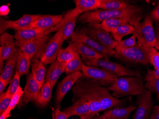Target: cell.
<instances>
[{"label":"cell","instance_id":"cell-1","mask_svg":"<svg viewBox=\"0 0 159 119\" xmlns=\"http://www.w3.org/2000/svg\"><path fill=\"white\" fill-rule=\"evenodd\" d=\"M144 10L139 5L130 4L127 8L120 10H106L97 9L83 13L79 17L78 21L81 24L102 22L110 19L121 17H131L142 19Z\"/></svg>","mask_w":159,"mask_h":119},{"label":"cell","instance_id":"cell-2","mask_svg":"<svg viewBox=\"0 0 159 119\" xmlns=\"http://www.w3.org/2000/svg\"><path fill=\"white\" fill-rule=\"evenodd\" d=\"M73 93V101L83 99L89 103L90 109L86 115L81 119H92L101 112V104L95 94L90 79L83 77L79 79L71 89Z\"/></svg>","mask_w":159,"mask_h":119},{"label":"cell","instance_id":"cell-3","mask_svg":"<svg viewBox=\"0 0 159 119\" xmlns=\"http://www.w3.org/2000/svg\"><path fill=\"white\" fill-rule=\"evenodd\" d=\"M107 88L117 99L127 96L139 95L145 89L141 75L138 76L118 77L114 84Z\"/></svg>","mask_w":159,"mask_h":119},{"label":"cell","instance_id":"cell-4","mask_svg":"<svg viewBox=\"0 0 159 119\" xmlns=\"http://www.w3.org/2000/svg\"><path fill=\"white\" fill-rule=\"evenodd\" d=\"M149 49L137 42L132 48L116 52L114 56L122 61L146 65L149 63Z\"/></svg>","mask_w":159,"mask_h":119},{"label":"cell","instance_id":"cell-5","mask_svg":"<svg viewBox=\"0 0 159 119\" xmlns=\"http://www.w3.org/2000/svg\"><path fill=\"white\" fill-rule=\"evenodd\" d=\"M133 35L138 40V43L146 48H155L156 36L153 21L150 16H146L142 22L134 27Z\"/></svg>","mask_w":159,"mask_h":119},{"label":"cell","instance_id":"cell-6","mask_svg":"<svg viewBox=\"0 0 159 119\" xmlns=\"http://www.w3.org/2000/svg\"><path fill=\"white\" fill-rule=\"evenodd\" d=\"M84 64L89 66L104 69L118 77L138 76L140 71L125 67L124 65L110 61L109 59H95L84 61Z\"/></svg>","mask_w":159,"mask_h":119},{"label":"cell","instance_id":"cell-7","mask_svg":"<svg viewBox=\"0 0 159 119\" xmlns=\"http://www.w3.org/2000/svg\"><path fill=\"white\" fill-rule=\"evenodd\" d=\"M81 29L87 35L104 47L111 50L115 49L117 42L113 39L109 33L102 28L101 24L97 23H89Z\"/></svg>","mask_w":159,"mask_h":119},{"label":"cell","instance_id":"cell-8","mask_svg":"<svg viewBox=\"0 0 159 119\" xmlns=\"http://www.w3.org/2000/svg\"><path fill=\"white\" fill-rule=\"evenodd\" d=\"M64 41L61 33L57 31L43 48L39 60L44 64H52L56 60Z\"/></svg>","mask_w":159,"mask_h":119},{"label":"cell","instance_id":"cell-9","mask_svg":"<svg viewBox=\"0 0 159 119\" xmlns=\"http://www.w3.org/2000/svg\"><path fill=\"white\" fill-rule=\"evenodd\" d=\"M91 80L94 91L101 104L102 111L119 108L122 106V100L115 98L110 93L108 88L101 85L99 81L93 79Z\"/></svg>","mask_w":159,"mask_h":119},{"label":"cell","instance_id":"cell-10","mask_svg":"<svg viewBox=\"0 0 159 119\" xmlns=\"http://www.w3.org/2000/svg\"><path fill=\"white\" fill-rule=\"evenodd\" d=\"M82 71L84 77L97 80L101 85L104 87L110 86L118 77L104 69L87 66L84 64Z\"/></svg>","mask_w":159,"mask_h":119},{"label":"cell","instance_id":"cell-11","mask_svg":"<svg viewBox=\"0 0 159 119\" xmlns=\"http://www.w3.org/2000/svg\"><path fill=\"white\" fill-rule=\"evenodd\" d=\"M135 103L137 107L133 119H150L153 109L152 92L145 89L142 94L137 96Z\"/></svg>","mask_w":159,"mask_h":119},{"label":"cell","instance_id":"cell-12","mask_svg":"<svg viewBox=\"0 0 159 119\" xmlns=\"http://www.w3.org/2000/svg\"><path fill=\"white\" fill-rule=\"evenodd\" d=\"M71 37V40L84 43L94 50H96L104 56V59H109V57L114 56L116 53L115 50L108 49L91 38L81 29H77L75 30Z\"/></svg>","mask_w":159,"mask_h":119},{"label":"cell","instance_id":"cell-13","mask_svg":"<svg viewBox=\"0 0 159 119\" xmlns=\"http://www.w3.org/2000/svg\"><path fill=\"white\" fill-rule=\"evenodd\" d=\"M51 39L49 34L44 35L23 44L19 48L21 52L27 54L31 60L34 61L39 59L43 48Z\"/></svg>","mask_w":159,"mask_h":119},{"label":"cell","instance_id":"cell-14","mask_svg":"<svg viewBox=\"0 0 159 119\" xmlns=\"http://www.w3.org/2000/svg\"><path fill=\"white\" fill-rule=\"evenodd\" d=\"M80 15L75 8L69 11L63 16L62 21L54 29V31H59L61 33L64 41L74 34L76 23Z\"/></svg>","mask_w":159,"mask_h":119},{"label":"cell","instance_id":"cell-15","mask_svg":"<svg viewBox=\"0 0 159 119\" xmlns=\"http://www.w3.org/2000/svg\"><path fill=\"white\" fill-rule=\"evenodd\" d=\"M63 19L62 14L42 16L29 26L28 29H34L47 32L49 34L54 32V29Z\"/></svg>","mask_w":159,"mask_h":119},{"label":"cell","instance_id":"cell-16","mask_svg":"<svg viewBox=\"0 0 159 119\" xmlns=\"http://www.w3.org/2000/svg\"><path fill=\"white\" fill-rule=\"evenodd\" d=\"M83 77L82 72L79 71L70 73L63 79L59 85L56 93V102L57 106L60 105L66 94L72 88L77 81Z\"/></svg>","mask_w":159,"mask_h":119},{"label":"cell","instance_id":"cell-17","mask_svg":"<svg viewBox=\"0 0 159 119\" xmlns=\"http://www.w3.org/2000/svg\"><path fill=\"white\" fill-rule=\"evenodd\" d=\"M141 20V19L126 17L110 19L103 21L102 22L101 25L106 32L112 33L118 27L121 25L129 24L134 26H136L141 23L140 21Z\"/></svg>","mask_w":159,"mask_h":119},{"label":"cell","instance_id":"cell-18","mask_svg":"<svg viewBox=\"0 0 159 119\" xmlns=\"http://www.w3.org/2000/svg\"><path fill=\"white\" fill-rule=\"evenodd\" d=\"M136 107L130 105L126 108H115L110 109L100 116H94L92 119H128Z\"/></svg>","mask_w":159,"mask_h":119},{"label":"cell","instance_id":"cell-19","mask_svg":"<svg viewBox=\"0 0 159 119\" xmlns=\"http://www.w3.org/2000/svg\"><path fill=\"white\" fill-rule=\"evenodd\" d=\"M48 34L49 33L47 32L34 29H29L16 31L14 37L17 47L19 48L25 43L32 41L41 36Z\"/></svg>","mask_w":159,"mask_h":119},{"label":"cell","instance_id":"cell-20","mask_svg":"<svg viewBox=\"0 0 159 119\" xmlns=\"http://www.w3.org/2000/svg\"><path fill=\"white\" fill-rule=\"evenodd\" d=\"M20 52L19 48L16 51L6 60L3 71L0 76V79L4 80L7 84H10L14 77V69L16 66L18 56Z\"/></svg>","mask_w":159,"mask_h":119},{"label":"cell","instance_id":"cell-21","mask_svg":"<svg viewBox=\"0 0 159 119\" xmlns=\"http://www.w3.org/2000/svg\"><path fill=\"white\" fill-rule=\"evenodd\" d=\"M14 37L7 32H5L0 37V52L4 60H7L11 55L16 50L17 47L14 41Z\"/></svg>","mask_w":159,"mask_h":119},{"label":"cell","instance_id":"cell-22","mask_svg":"<svg viewBox=\"0 0 159 119\" xmlns=\"http://www.w3.org/2000/svg\"><path fill=\"white\" fill-rule=\"evenodd\" d=\"M41 89L40 85L34 78L33 73H30L27 78L26 83L24 91L25 102L28 103L30 101H35Z\"/></svg>","mask_w":159,"mask_h":119},{"label":"cell","instance_id":"cell-23","mask_svg":"<svg viewBox=\"0 0 159 119\" xmlns=\"http://www.w3.org/2000/svg\"><path fill=\"white\" fill-rule=\"evenodd\" d=\"M77 52L82 57L83 60L92 59H103L104 56L99 52L86 45L84 43L77 41L71 40Z\"/></svg>","mask_w":159,"mask_h":119},{"label":"cell","instance_id":"cell-24","mask_svg":"<svg viewBox=\"0 0 159 119\" xmlns=\"http://www.w3.org/2000/svg\"><path fill=\"white\" fill-rule=\"evenodd\" d=\"M66 63L56 60L52 63L48 69L45 78V82L50 83L52 89H53L59 78L66 71Z\"/></svg>","mask_w":159,"mask_h":119},{"label":"cell","instance_id":"cell-25","mask_svg":"<svg viewBox=\"0 0 159 119\" xmlns=\"http://www.w3.org/2000/svg\"><path fill=\"white\" fill-rule=\"evenodd\" d=\"M90 106L87 101L79 99L74 102L73 105L63 110V112L68 114L69 117L78 116L82 117L89 112Z\"/></svg>","mask_w":159,"mask_h":119},{"label":"cell","instance_id":"cell-26","mask_svg":"<svg viewBox=\"0 0 159 119\" xmlns=\"http://www.w3.org/2000/svg\"><path fill=\"white\" fill-rule=\"evenodd\" d=\"M42 16L41 14H25L17 20H10V29L16 30V31L28 29L32 23Z\"/></svg>","mask_w":159,"mask_h":119},{"label":"cell","instance_id":"cell-27","mask_svg":"<svg viewBox=\"0 0 159 119\" xmlns=\"http://www.w3.org/2000/svg\"><path fill=\"white\" fill-rule=\"evenodd\" d=\"M76 10L80 14L100 9L101 0H75L74 1Z\"/></svg>","mask_w":159,"mask_h":119},{"label":"cell","instance_id":"cell-28","mask_svg":"<svg viewBox=\"0 0 159 119\" xmlns=\"http://www.w3.org/2000/svg\"><path fill=\"white\" fill-rule=\"evenodd\" d=\"M44 65L39 59H36L33 61L31 65L33 76L41 88L45 83L46 71Z\"/></svg>","mask_w":159,"mask_h":119},{"label":"cell","instance_id":"cell-29","mask_svg":"<svg viewBox=\"0 0 159 119\" xmlns=\"http://www.w3.org/2000/svg\"><path fill=\"white\" fill-rule=\"evenodd\" d=\"M31 59L28 55L20 50L17 61L16 71L20 74V76L28 74L31 66Z\"/></svg>","mask_w":159,"mask_h":119},{"label":"cell","instance_id":"cell-30","mask_svg":"<svg viewBox=\"0 0 159 119\" xmlns=\"http://www.w3.org/2000/svg\"><path fill=\"white\" fill-rule=\"evenodd\" d=\"M52 89L50 83L46 81L41 88V91L35 100L36 103L41 107H45L51 101L52 98Z\"/></svg>","mask_w":159,"mask_h":119},{"label":"cell","instance_id":"cell-31","mask_svg":"<svg viewBox=\"0 0 159 119\" xmlns=\"http://www.w3.org/2000/svg\"><path fill=\"white\" fill-rule=\"evenodd\" d=\"M129 3L123 0H101L100 9L106 10H120L129 6Z\"/></svg>","mask_w":159,"mask_h":119},{"label":"cell","instance_id":"cell-32","mask_svg":"<svg viewBox=\"0 0 159 119\" xmlns=\"http://www.w3.org/2000/svg\"><path fill=\"white\" fill-rule=\"evenodd\" d=\"M76 53L77 51L74 44L70 41L66 48L61 49L57 55V60L59 62L66 63L75 57Z\"/></svg>","mask_w":159,"mask_h":119},{"label":"cell","instance_id":"cell-33","mask_svg":"<svg viewBox=\"0 0 159 119\" xmlns=\"http://www.w3.org/2000/svg\"><path fill=\"white\" fill-rule=\"evenodd\" d=\"M134 30V26L129 24L121 25L118 27L111 33V35L116 42H120L124 37L127 35L133 34Z\"/></svg>","mask_w":159,"mask_h":119},{"label":"cell","instance_id":"cell-34","mask_svg":"<svg viewBox=\"0 0 159 119\" xmlns=\"http://www.w3.org/2000/svg\"><path fill=\"white\" fill-rule=\"evenodd\" d=\"M84 64V62L80 57V55L77 52L75 57L66 63V73L68 75L76 71H81Z\"/></svg>","mask_w":159,"mask_h":119},{"label":"cell","instance_id":"cell-35","mask_svg":"<svg viewBox=\"0 0 159 119\" xmlns=\"http://www.w3.org/2000/svg\"><path fill=\"white\" fill-rule=\"evenodd\" d=\"M136 39V38H135V37L133 35L131 37L126 40L123 41L121 40L120 42H117L115 48V52L134 47L137 43Z\"/></svg>","mask_w":159,"mask_h":119},{"label":"cell","instance_id":"cell-36","mask_svg":"<svg viewBox=\"0 0 159 119\" xmlns=\"http://www.w3.org/2000/svg\"><path fill=\"white\" fill-rule=\"evenodd\" d=\"M12 95L6 91L0 94V114L2 115L8 108L11 101Z\"/></svg>","mask_w":159,"mask_h":119},{"label":"cell","instance_id":"cell-37","mask_svg":"<svg viewBox=\"0 0 159 119\" xmlns=\"http://www.w3.org/2000/svg\"><path fill=\"white\" fill-rule=\"evenodd\" d=\"M149 60L155 69L159 70V52L154 47L149 49Z\"/></svg>","mask_w":159,"mask_h":119},{"label":"cell","instance_id":"cell-38","mask_svg":"<svg viewBox=\"0 0 159 119\" xmlns=\"http://www.w3.org/2000/svg\"><path fill=\"white\" fill-rule=\"evenodd\" d=\"M23 94H24V92L22 90V88L20 86L17 91L12 96L11 101L8 108H7V110H6V112L9 113H11V110H13L17 105Z\"/></svg>","mask_w":159,"mask_h":119},{"label":"cell","instance_id":"cell-39","mask_svg":"<svg viewBox=\"0 0 159 119\" xmlns=\"http://www.w3.org/2000/svg\"><path fill=\"white\" fill-rule=\"evenodd\" d=\"M20 74L17 71H16L14 77L10 84L9 87L7 90V91H8L12 96L16 93L19 87L20 86Z\"/></svg>","mask_w":159,"mask_h":119},{"label":"cell","instance_id":"cell-40","mask_svg":"<svg viewBox=\"0 0 159 119\" xmlns=\"http://www.w3.org/2000/svg\"><path fill=\"white\" fill-rule=\"evenodd\" d=\"M146 89L156 93L158 95L159 100V79H156L152 81H147L144 84Z\"/></svg>","mask_w":159,"mask_h":119},{"label":"cell","instance_id":"cell-41","mask_svg":"<svg viewBox=\"0 0 159 119\" xmlns=\"http://www.w3.org/2000/svg\"><path fill=\"white\" fill-rule=\"evenodd\" d=\"M156 79H159V70L155 69L151 70L147 67V73L144 80L147 81H152Z\"/></svg>","mask_w":159,"mask_h":119},{"label":"cell","instance_id":"cell-42","mask_svg":"<svg viewBox=\"0 0 159 119\" xmlns=\"http://www.w3.org/2000/svg\"><path fill=\"white\" fill-rule=\"evenodd\" d=\"M52 114L53 119H67L69 118L67 113L63 111H61L58 108L53 111Z\"/></svg>","mask_w":159,"mask_h":119},{"label":"cell","instance_id":"cell-43","mask_svg":"<svg viewBox=\"0 0 159 119\" xmlns=\"http://www.w3.org/2000/svg\"><path fill=\"white\" fill-rule=\"evenodd\" d=\"M8 29H10V20H6L2 17H1L0 18V34H1L2 35L5 33V31Z\"/></svg>","mask_w":159,"mask_h":119},{"label":"cell","instance_id":"cell-44","mask_svg":"<svg viewBox=\"0 0 159 119\" xmlns=\"http://www.w3.org/2000/svg\"><path fill=\"white\" fill-rule=\"evenodd\" d=\"M151 18L152 20L159 22V3L151 13Z\"/></svg>","mask_w":159,"mask_h":119},{"label":"cell","instance_id":"cell-45","mask_svg":"<svg viewBox=\"0 0 159 119\" xmlns=\"http://www.w3.org/2000/svg\"><path fill=\"white\" fill-rule=\"evenodd\" d=\"M150 119H159V105L153 107Z\"/></svg>","mask_w":159,"mask_h":119},{"label":"cell","instance_id":"cell-46","mask_svg":"<svg viewBox=\"0 0 159 119\" xmlns=\"http://www.w3.org/2000/svg\"><path fill=\"white\" fill-rule=\"evenodd\" d=\"M156 36V45L155 48L159 50V24H157L155 31Z\"/></svg>","mask_w":159,"mask_h":119},{"label":"cell","instance_id":"cell-47","mask_svg":"<svg viewBox=\"0 0 159 119\" xmlns=\"http://www.w3.org/2000/svg\"><path fill=\"white\" fill-rule=\"evenodd\" d=\"M9 7L6 5H3L1 7V16H6L9 12Z\"/></svg>","mask_w":159,"mask_h":119},{"label":"cell","instance_id":"cell-48","mask_svg":"<svg viewBox=\"0 0 159 119\" xmlns=\"http://www.w3.org/2000/svg\"><path fill=\"white\" fill-rule=\"evenodd\" d=\"M8 85V84L5 82L4 80L0 79V94H1L2 93H3L4 89Z\"/></svg>","mask_w":159,"mask_h":119},{"label":"cell","instance_id":"cell-49","mask_svg":"<svg viewBox=\"0 0 159 119\" xmlns=\"http://www.w3.org/2000/svg\"><path fill=\"white\" fill-rule=\"evenodd\" d=\"M4 60L2 58V54L0 52V72L1 74L2 72L3 71V65H4Z\"/></svg>","mask_w":159,"mask_h":119},{"label":"cell","instance_id":"cell-50","mask_svg":"<svg viewBox=\"0 0 159 119\" xmlns=\"http://www.w3.org/2000/svg\"><path fill=\"white\" fill-rule=\"evenodd\" d=\"M10 114L11 113H9V112H7L5 111L2 115H1L0 119H7V118H8V117L10 116Z\"/></svg>","mask_w":159,"mask_h":119}]
</instances>
